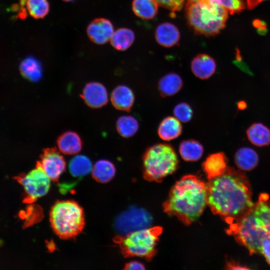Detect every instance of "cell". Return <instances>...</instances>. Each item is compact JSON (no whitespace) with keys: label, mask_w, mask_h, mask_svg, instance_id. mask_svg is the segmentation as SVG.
<instances>
[{"label":"cell","mask_w":270,"mask_h":270,"mask_svg":"<svg viewBox=\"0 0 270 270\" xmlns=\"http://www.w3.org/2000/svg\"><path fill=\"white\" fill-rule=\"evenodd\" d=\"M207 204L230 225L254 206L250 184L244 173L227 166L221 174L206 182Z\"/></svg>","instance_id":"cell-1"},{"label":"cell","mask_w":270,"mask_h":270,"mask_svg":"<svg viewBox=\"0 0 270 270\" xmlns=\"http://www.w3.org/2000/svg\"><path fill=\"white\" fill-rule=\"evenodd\" d=\"M206 206V182L196 176L188 174L172 187L162 208L168 214L190 225L200 217Z\"/></svg>","instance_id":"cell-2"},{"label":"cell","mask_w":270,"mask_h":270,"mask_svg":"<svg viewBox=\"0 0 270 270\" xmlns=\"http://www.w3.org/2000/svg\"><path fill=\"white\" fill-rule=\"evenodd\" d=\"M228 11L210 0H188L187 22L195 32L205 36L218 34L226 26Z\"/></svg>","instance_id":"cell-3"},{"label":"cell","mask_w":270,"mask_h":270,"mask_svg":"<svg viewBox=\"0 0 270 270\" xmlns=\"http://www.w3.org/2000/svg\"><path fill=\"white\" fill-rule=\"evenodd\" d=\"M228 232L250 254H261L262 240L270 238V225L254 212L253 206L236 222L230 225Z\"/></svg>","instance_id":"cell-4"},{"label":"cell","mask_w":270,"mask_h":270,"mask_svg":"<svg viewBox=\"0 0 270 270\" xmlns=\"http://www.w3.org/2000/svg\"><path fill=\"white\" fill-rule=\"evenodd\" d=\"M142 164L146 180L160 182L176 170L178 159L171 144L158 143L146 148L142 156Z\"/></svg>","instance_id":"cell-5"},{"label":"cell","mask_w":270,"mask_h":270,"mask_svg":"<svg viewBox=\"0 0 270 270\" xmlns=\"http://www.w3.org/2000/svg\"><path fill=\"white\" fill-rule=\"evenodd\" d=\"M50 216L54 231L62 239L76 237L82 232L84 226L83 210L73 200L57 202L51 208Z\"/></svg>","instance_id":"cell-6"},{"label":"cell","mask_w":270,"mask_h":270,"mask_svg":"<svg viewBox=\"0 0 270 270\" xmlns=\"http://www.w3.org/2000/svg\"><path fill=\"white\" fill-rule=\"evenodd\" d=\"M162 230L160 226L148 227L119 236L114 240L124 256H138L150 260L156 254V247Z\"/></svg>","instance_id":"cell-7"},{"label":"cell","mask_w":270,"mask_h":270,"mask_svg":"<svg viewBox=\"0 0 270 270\" xmlns=\"http://www.w3.org/2000/svg\"><path fill=\"white\" fill-rule=\"evenodd\" d=\"M50 180L38 162L34 169L19 178L30 201L45 196L50 190Z\"/></svg>","instance_id":"cell-8"},{"label":"cell","mask_w":270,"mask_h":270,"mask_svg":"<svg viewBox=\"0 0 270 270\" xmlns=\"http://www.w3.org/2000/svg\"><path fill=\"white\" fill-rule=\"evenodd\" d=\"M152 220L150 214L144 210L132 207L118 216L115 226L117 230L124 236L148 228Z\"/></svg>","instance_id":"cell-9"},{"label":"cell","mask_w":270,"mask_h":270,"mask_svg":"<svg viewBox=\"0 0 270 270\" xmlns=\"http://www.w3.org/2000/svg\"><path fill=\"white\" fill-rule=\"evenodd\" d=\"M52 180H57L64 172L66 162L63 156L56 148L44 150L40 160L38 162Z\"/></svg>","instance_id":"cell-10"},{"label":"cell","mask_w":270,"mask_h":270,"mask_svg":"<svg viewBox=\"0 0 270 270\" xmlns=\"http://www.w3.org/2000/svg\"><path fill=\"white\" fill-rule=\"evenodd\" d=\"M114 32L112 22L104 18L94 20L86 28L90 40L98 44H103L110 41Z\"/></svg>","instance_id":"cell-11"},{"label":"cell","mask_w":270,"mask_h":270,"mask_svg":"<svg viewBox=\"0 0 270 270\" xmlns=\"http://www.w3.org/2000/svg\"><path fill=\"white\" fill-rule=\"evenodd\" d=\"M82 98L85 103L92 108H99L108 102L107 90L103 84L96 82L86 84L84 87Z\"/></svg>","instance_id":"cell-12"},{"label":"cell","mask_w":270,"mask_h":270,"mask_svg":"<svg viewBox=\"0 0 270 270\" xmlns=\"http://www.w3.org/2000/svg\"><path fill=\"white\" fill-rule=\"evenodd\" d=\"M191 70L194 74L201 80L210 78L216 70V63L210 56L200 54L192 60Z\"/></svg>","instance_id":"cell-13"},{"label":"cell","mask_w":270,"mask_h":270,"mask_svg":"<svg viewBox=\"0 0 270 270\" xmlns=\"http://www.w3.org/2000/svg\"><path fill=\"white\" fill-rule=\"evenodd\" d=\"M155 38L159 44L170 48L178 43L180 38V33L174 24L170 22H164L157 26L155 32Z\"/></svg>","instance_id":"cell-14"},{"label":"cell","mask_w":270,"mask_h":270,"mask_svg":"<svg viewBox=\"0 0 270 270\" xmlns=\"http://www.w3.org/2000/svg\"><path fill=\"white\" fill-rule=\"evenodd\" d=\"M110 100L117 110L129 112L133 106L134 96L132 90L126 86H118L112 92Z\"/></svg>","instance_id":"cell-15"},{"label":"cell","mask_w":270,"mask_h":270,"mask_svg":"<svg viewBox=\"0 0 270 270\" xmlns=\"http://www.w3.org/2000/svg\"><path fill=\"white\" fill-rule=\"evenodd\" d=\"M227 164L228 158L225 154L218 152L208 156L202 166L208 180L222 174L227 168Z\"/></svg>","instance_id":"cell-16"},{"label":"cell","mask_w":270,"mask_h":270,"mask_svg":"<svg viewBox=\"0 0 270 270\" xmlns=\"http://www.w3.org/2000/svg\"><path fill=\"white\" fill-rule=\"evenodd\" d=\"M182 130L180 122L175 116H168L164 118L160 124L158 134L162 140L170 141L178 138Z\"/></svg>","instance_id":"cell-17"},{"label":"cell","mask_w":270,"mask_h":270,"mask_svg":"<svg viewBox=\"0 0 270 270\" xmlns=\"http://www.w3.org/2000/svg\"><path fill=\"white\" fill-rule=\"evenodd\" d=\"M57 144L60 152L68 155L78 154L82 148L80 136L72 131H67L62 134L57 140Z\"/></svg>","instance_id":"cell-18"},{"label":"cell","mask_w":270,"mask_h":270,"mask_svg":"<svg viewBox=\"0 0 270 270\" xmlns=\"http://www.w3.org/2000/svg\"><path fill=\"white\" fill-rule=\"evenodd\" d=\"M183 86L182 78L177 74L170 73L164 75L158 83V89L162 97H168L177 94Z\"/></svg>","instance_id":"cell-19"},{"label":"cell","mask_w":270,"mask_h":270,"mask_svg":"<svg viewBox=\"0 0 270 270\" xmlns=\"http://www.w3.org/2000/svg\"><path fill=\"white\" fill-rule=\"evenodd\" d=\"M258 156L252 148L242 147L235 154L234 162L241 170L249 171L255 168L258 163Z\"/></svg>","instance_id":"cell-20"},{"label":"cell","mask_w":270,"mask_h":270,"mask_svg":"<svg viewBox=\"0 0 270 270\" xmlns=\"http://www.w3.org/2000/svg\"><path fill=\"white\" fill-rule=\"evenodd\" d=\"M178 151L183 160L187 162L199 160L203 155V146L194 139L184 140L179 144Z\"/></svg>","instance_id":"cell-21"},{"label":"cell","mask_w":270,"mask_h":270,"mask_svg":"<svg viewBox=\"0 0 270 270\" xmlns=\"http://www.w3.org/2000/svg\"><path fill=\"white\" fill-rule=\"evenodd\" d=\"M250 142L256 146H264L270 144V130L262 123L252 124L246 130Z\"/></svg>","instance_id":"cell-22"},{"label":"cell","mask_w":270,"mask_h":270,"mask_svg":"<svg viewBox=\"0 0 270 270\" xmlns=\"http://www.w3.org/2000/svg\"><path fill=\"white\" fill-rule=\"evenodd\" d=\"M20 71L22 76L32 82L39 81L42 77V67L35 58L29 56L20 64Z\"/></svg>","instance_id":"cell-23"},{"label":"cell","mask_w":270,"mask_h":270,"mask_svg":"<svg viewBox=\"0 0 270 270\" xmlns=\"http://www.w3.org/2000/svg\"><path fill=\"white\" fill-rule=\"evenodd\" d=\"M116 168L114 164L106 160L97 161L92 170L94 178L98 182L106 183L114 176Z\"/></svg>","instance_id":"cell-24"},{"label":"cell","mask_w":270,"mask_h":270,"mask_svg":"<svg viewBox=\"0 0 270 270\" xmlns=\"http://www.w3.org/2000/svg\"><path fill=\"white\" fill-rule=\"evenodd\" d=\"M158 4L156 0H133L132 9L134 14L144 20H151L156 15Z\"/></svg>","instance_id":"cell-25"},{"label":"cell","mask_w":270,"mask_h":270,"mask_svg":"<svg viewBox=\"0 0 270 270\" xmlns=\"http://www.w3.org/2000/svg\"><path fill=\"white\" fill-rule=\"evenodd\" d=\"M134 38V34L132 30L128 28H120L114 32L110 42L116 50L123 51L131 46Z\"/></svg>","instance_id":"cell-26"},{"label":"cell","mask_w":270,"mask_h":270,"mask_svg":"<svg viewBox=\"0 0 270 270\" xmlns=\"http://www.w3.org/2000/svg\"><path fill=\"white\" fill-rule=\"evenodd\" d=\"M116 128L118 133L122 136L128 138L138 131L139 124L135 118L131 116H123L118 119Z\"/></svg>","instance_id":"cell-27"},{"label":"cell","mask_w":270,"mask_h":270,"mask_svg":"<svg viewBox=\"0 0 270 270\" xmlns=\"http://www.w3.org/2000/svg\"><path fill=\"white\" fill-rule=\"evenodd\" d=\"M92 168L90 160L83 155L75 156L70 160L69 164L70 174L76 177L86 176L92 171Z\"/></svg>","instance_id":"cell-28"},{"label":"cell","mask_w":270,"mask_h":270,"mask_svg":"<svg viewBox=\"0 0 270 270\" xmlns=\"http://www.w3.org/2000/svg\"><path fill=\"white\" fill-rule=\"evenodd\" d=\"M25 2L29 14L36 19L42 18L48 14L50 5L47 0H22Z\"/></svg>","instance_id":"cell-29"},{"label":"cell","mask_w":270,"mask_h":270,"mask_svg":"<svg viewBox=\"0 0 270 270\" xmlns=\"http://www.w3.org/2000/svg\"><path fill=\"white\" fill-rule=\"evenodd\" d=\"M174 114L180 122H188L192 118L193 111L188 104L182 102L175 106L174 109Z\"/></svg>","instance_id":"cell-30"},{"label":"cell","mask_w":270,"mask_h":270,"mask_svg":"<svg viewBox=\"0 0 270 270\" xmlns=\"http://www.w3.org/2000/svg\"><path fill=\"white\" fill-rule=\"evenodd\" d=\"M225 8L230 14L241 12L245 8L244 0H210Z\"/></svg>","instance_id":"cell-31"},{"label":"cell","mask_w":270,"mask_h":270,"mask_svg":"<svg viewBox=\"0 0 270 270\" xmlns=\"http://www.w3.org/2000/svg\"><path fill=\"white\" fill-rule=\"evenodd\" d=\"M157 3L168 10L176 12L180 10L184 0H156Z\"/></svg>","instance_id":"cell-32"},{"label":"cell","mask_w":270,"mask_h":270,"mask_svg":"<svg viewBox=\"0 0 270 270\" xmlns=\"http://www.w3.org/2000/svg\"><path fill=\"white\" fill-rule=\"evenodd\" d=\"M261 254L265 258L266 262L270 265V238H264L260 244Z\"/></svg>","instance_id":"cell-33"},{"label":"cell","mask_w":270,"mask_h":270,"mask_svg":"<svg viewBox=\"0 0 270 270\" xmlns=\"http://www.w3.org/2000/svg\"><path fill=\"white\" fill-rule=\"evenodd\" d=\"M125 270H144V265L138 262L133 261L127 263L124 266Z\"/></svg>","instance_id":"cell-34"},{"label":"cell","mask_w":270,"mask_h":270,"mask_svg":"<svg viewBox=\"0 0 270 270\" xmlns=\"http://www.w3.org/2000/svg\"><path fill=\"white\" fill-rule=\"evenodd\" d=\"M226 268L228 270H248L249 268L234 262H228L226 263Z\"/></svg>","instance_id":"cell-35"},{"label":"cell","mask_w":270,"mask_h":270,"mask_svg":"<svg viewBox=\"0 0 270 270\" xmlns=\"http://www.w3.org/2000/svg\"><path fill=\"white\" fill-rule=\"evenodd\" d=\"M246 6L248 9H252L257 6L260 2L265 0H246Z\"/></svg>","instance_id":"cell-36"},{"label":"cell","mask_w":270,"mask_h":270,"mask_svg":"<svg viewBox=\"0 0 270 270\" xmlns=\"http://www.w3.org/2000/svg\"><path fill=\"white\" fill-rule=\"evenodd\" d=\"M254 26L257 28V29L258 30V32L260 31L262 32H266V26L264 23L262 22V21H260L259 20H257L254 22Z\"/></svg>","instance_id":"cell-37"},{"label":"cell","mask_w":270,"mask_h":270,"mask_svg":"<svg viewBox=\"0 0 270 270\" xmlns=\"http://www.w3.org/2000/svg\"><path fill=\"white\" fill-rule=\"evenodd\" d=\"M246 106V103L244 101H240L238 103V107L240 110H244Z\"/></svg>","instance_id":"cell-38"},{"label":"cell","mask_w":270,"mask_h":270,"mask_svg":"<svg viewBox=\"0 0 270 270\" xmlns=\"http://www.w3.org/2000/svg\"><path fill=\"white\" fill-rule=\"evenodd\" d=\"M62 0L65 2H71L74 0Z\"/></svg>","instance_id":"cell-39"},{"label":"cell","mask_w":270,"mask_h":270,"mask_svg":"<svg viewBox=\"0 0 270 270\" xmlns=\"http://www.w3.org/2000/svg\"><path fill=\"white\" fill-rule=\"evenodd\" d=\"M188 0L196 1V0Z\"/></svg>","instance_id":"cell-40"}]
</instances>
